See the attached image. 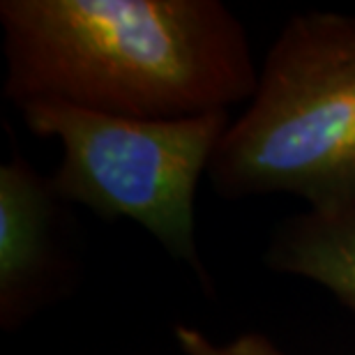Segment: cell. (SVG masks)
Here are the masks:
<instances>
[{"label": "cell", "instance_id": "cell-1", "mask_svg": "<svg viewBox=\"0 0 355 355\" xmlns=\"http://www.w3.org/2000/svg\"><path fill=\"white\" fill-rule=\"evenodd\" d=\"M3 95L139 120L250 102L247 28L219 0H3Z\"/></svg>", "mask_w": 355, "mask_h": 355}, {"label": "cell", "instance_id": "cell-2", "mask_svg": "<svg viewBox=\"0 0 355 355\" xmlns=\"http://www.w3.org/2000/svg\"><path fill=\"white\" fill-rule=\"evenodd\" d=\"M355 104V19L293 14L259 69L245 113L226 127L208 180L222 198L288 194L342 205Z\"/></svg>", "mask_w": 355, "mask_h": 355}, {"label": "cell", "instance_id": "cell-3", "mask_svg": "<svg viewBox=\"0 0 355 355\" xmlns=\"http://www.w3.org/2000/svg\"><path fill=\"white\" fill-rule=\"evenodd\" d=\"M21 118L40 139L62 148L49 175L62 203H79L104 219H132L173 259L210 286L196 245V189L231 125L229 111L178 120H139L35 102Z\"/></svg>", "mask_w": 355, "mask_h": 355}, {"label": "cell", "instance_id": "cell-4", "mask_svg": "<svg viewBox=\"0 0 355 355\" xmlns=\"http://www.w3.org/2000/svg\"><path fill=\"white\" fill-rule=\"evenodd\" d=\"M51 178L14 150L0 166V328L14 332L62 293L65 215Z\"/></svg>", "mask_w": 355, "mask_h": 355}, {"label": "cell", "instance_id": "cell-5", "mask_svg": "<svg viewBox=\"0 0 355 355\" xmlns=\"http://www.w3.org/2000/svg\"><path fill=\"white\" fill-rule=\"evenodd\" d=\"M266 266L321 284L355 314V203L284 219L266 247Z\"/></svg>", "mask_w": 355, "mask_h": 355}, {"label": "cell", "instance_id": "cell-6", "mask_svg": "<svg viewBox=\"0 0 355 355\" xmlns=\"http://www.w3.org/2000/svg\"><path fill=\"white\" fill-rule=\"evenodd\" d=\"M173 337L182 355H286L272 339L259 332H245L229 342H212L194 325H175Z\"/></svg>", "mask_w": 355, "mask_h": 355}, {"label": "cell", "instance_id": "cell-7", "mask_svg": "<svg viewBox=\"0 0 355 355\" xmlns=\"http://www.w3.org/2000/svg\"><path fill=\"white\" fill-rule=\"evenodd\" d=\"M355 203V104H353V130H351V148H349V159H346V171L342 180V205Z\"/></svg>", "mask_w": 355, "mask_h": 355}]
</instances>
